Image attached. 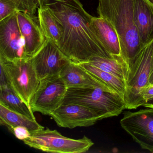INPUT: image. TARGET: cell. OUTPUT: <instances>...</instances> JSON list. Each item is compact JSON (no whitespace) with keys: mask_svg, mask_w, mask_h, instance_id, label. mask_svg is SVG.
I'll return each mask as SVG.
<instances>
[{"mask_svg":"<svg viewBox=\"0 0 153 153\" xmlns=\"http://www.w3.org/2000/svg\"><path fill=\"white\" fill-rule=\"evenodd\" d=\"M62 28L58 47L72 62H87L96 56L111 58L97 37L92 24L93 16L79 0H41Z\"/></svg>","mask_w":153,"mask_h":153,"instance_id":"6da1fadb","label":"cell"},{"mask_svg":"<svg viewBox=\"0 0 153 153\" xmlns=\"http://www.w3.org/2000/svg\"><path fill=\"white\" fill-rule=\"evenodd\" d=\"M97 11L116 30L122 56L129 66L144 47L134 23L133 0H98Z\"/></svg>","mask_w":153,"mask_h":153,"instance_id":"7a4b0ae2","label":"cell"},{"mask_svg":"<svg viewBox=\"0 0 153 153\" xmlns=\"http://www.w3.org/2000/svg\"><path fill=\"white\" fill-rule=\"evenodd\" d=\"M67 103L88 107L101 120L118 116L126 109L123 97L105 84L94 87H68L62 104Z\"/></svg>","mask_w":153,"mask_h":153,"instance_id":"3957f363","label":"cell"},{"mask_svg":"<svg viewBox=\"0 0 153 153\" xmlns=\"http://www.w3.org/2000/svg\"><path fill=\"white\" fill-rule=\"evenodd\" d=\"M153 58V41L144 46L129 66L124 101L126 109H137L146 102L144 96L150 86L149 79Z\"/></svg>","mask_w":153,"mask_h":153,"instance_id":"277c9868","label":"cell"},{"mask_svg":"<svg viewBox=\"0 0 153 153\" xmlns=\"http://www.w3.org/2000/svg\"><path fill=\"white\" fill-rule=\"evenodd\" d=\"M0 65L5 71L9 85L30 106L31 99L40 81L31 59L9 61L0 57Z\"/></svg>","mask_w":153,"mask_h":153,"instance_id":"5b68a950","label":"cell"},{"mask_svg":"<svg viewBox=\"0 0 153 153\" xmlns=\"http://www.w3.org/2000/svg\"><path fill=\"white\" fill-rule=\"evenodd\" d=\"M23 141L30 147L50 153H85L94 145L86 136L78 139L70 138L49 128L31 132V136Z\"/></svg>","mask_w":153,"mask_h":153,"instance_id":"8992f818","label":"cell"},{"mask_svg":"<svg viewBox=\"0 0 153 153\" xmlns=\"http://www.w3.org/2000/svg\"><path fill=\"white\" fill-rule=\"evenodd\" d=\"M68 88L59 74L40 80L30 102L32 111L51 115L61 105Z\"/></svg>","mask_w":153,"mask_h":153,"instance_id":"52a82bcc","label":"cell"},{"mask_svg":"<svg viewBox=\"0 0 153 153\" xmlns=\"http://www.w3.org/2000/svg\"><path fill=\"white\" fill-rule=\"evenodd\" d=\"M120 123L141 148L153 153V108L124 112Z\"/></svg>","mask_w":153,"mask_h":153,"instance_id":"ba28073f","label":"cell"},{"mask_svg":"<svg viewBox=\"0 0 153 153\" xmlns=\"http://www.w3.org/2000/svg\"><path fill=\"white\" fill-rule=\"evenodd\" d=\"M16 12L0 21V57L9 61L30 59L26 56L25 39L20 32Z\"/></svg>","mask_w":153,"mask_h":153,"instance_id":"9c48e42d","label":"cell"},{"mask_svg":"<svg viewBox=\"0 0 153 153\" xmlns=\"http://www.w3.org/2000/svg\"><path fill=\"white\" fill-rule=\"evenodd\" d=\"M31 60L40 80L59 74L71 62L55 44L47 39Z\"/></svg>","mask_w":153,"mask_h":153,"instance_id":"30bf717a","label":"cell"},{"mask_svg":"<svg viewBox=\"0 0 153 153\" xmlns=\"http://www.w3.org/2000/svg\"><path fill=\"white\" fill-rule=\"evenodd\" d=\"M50 116L58 126L70 129L92 126L101 120L100 116L92 109L74 103L62 104Z\"/></svg>","mask_w":153,"mask_h":153,"instance_id":"8fae6325","label":"cell"},{"mask_svg":"<svg viewBox=\"0 0 153 153\" xmlns=\"http://www.w3.org/2000/svg\"><path fill=\"white\" fill-rule=\"evenodd\" d=\"M20 32L25 41V52L27 59L32 57L42 48L46 38L41 29L38 17L17 11Z\"/></svg>","mask_w":153,"mask_h":153,"instance_id":"7c38bea8","label":"cell"},{"mask_svg":"<svg viewBox=\"0 0 153 153\" xmlns=\"http://www.w3.org/2000/svg\"><path fill=\"white\" fill-rule=\"evenodd\" d=\"M134 23L143 47L153 41V5L147 0H133Z\"/></svg>","mask_w":153,"mask_h":153,"instance_id":"4fadbf2b","label":"cell"},{"mask_svg":"<svg viewBox=\"0 0 153 153\" xmlns=\"http://www.w3.org/2000/svg\"><path fill=\"white\" fill-rule=\"evenodd\" d=\"M59 75L68 87H94L105 84L79 64L72 62Z\"/></svg>","mask_w":153,"mask_h":153,"instance_id":"5bb4252c","label":"cell"},{"mask_svg":"<svg viewBox=\"0 0 153 153\" xmlns=\"http://www.w3.org/2000/svg\"><path fill=\"white\" fill-rule=\"evenodd\" d=\"M92 24L97 36L107 52L111 55H121L119 36L111 24L103 18L94 16Z\"/></svg>","mask_w":153,"mask_h":153,"instance_id":"9a60e30c","label":"cell"},{"mask_svg":"<svg viewBox=\"0 0 153 153\" xmlns=\"http://www.w3.org/2000/svg\"><path fill=\"white\" fill-rule=\"evenodd\" d=\"M112 56L111 58L96 56L87 62L114 75L126 82L129 70L128 65L121 55Z\"/></svg>","mask_w":153,"mask_h":153,"instance_id":"2e32d148","label":"cell"},{"mask_svg":"<svg viewBox=\"0 0 153 153\" xmlns=\"http://www.w3.org/2000/svg\"><path fill=\"white\" fill-rule=\"evenodd\" d=\"M0 122L1 125L6 126L9 131L18 126L26 127L31 133L44 129V127L37 123L36 120L14 111L1 103Z\"/></svg>","mask_w":153,"mask_h":153,"instance_id":"e0dca14e","label":"cell"},{"mask_svg":"<svg viewBox=\"0 0 153 153\" xmlns=\"http://www.w3.org/2000/svg\"><path fill=\"white\" fill-rule=\"evenodd\" d=\"M37 17L45 38L58 46L62 35V28L59 22L46 7H39L37 10Z\"/></svg>","mask_w":153,"mask_h":153,"instance_id":"ac0fdd59","label":"cell"},{"mask_svg":"<svg viewBox=\"0 0 153 153\" xmlns=\"http://www.w3.org/2000/svg\"><path fill=\"white\" fill-rule=\"evenodd\" d=\"M0 103L14 111L36 120L30 106L25 103L10 86L0 87Z\"/></svg>","mask_w":153,"mask_h":153,"instance_id":"d6986e66","label":"cell"},{"mask_svg":"<svg viewBox=\"0 0 153 153\" xmlns=\"http://www.w3.org/2000/svg\"><path fill=\"white\" fill-rule=\"evenodd\" d=\"M82 68L94 76L96 78L107 85L124 98L126 93V82L114 75L102 70L88 63H78Z\"/></svg>","mask_w":153,"mask_h":153,"instance_id":"ffe728a7","label":"cell"},{"mask_svg":"<svg viewBox=\"0 0 153 153\" xmlns=\"http://www.w3.org/2000/svg\"><path fill=\"white\" fill-rule=\"evenodd\" d=\"M16 6L18 11L35 15L40 7L41 0H10Z\"/></svg>","mask_w":153,"mask_h":153,"instance_id":"44dd1931","label":"cell"},{"mask_svg":"<svg viewBox=\"0 0 153 153\" xmlns=\"http://www.w3.org/2000/svg\"><path fill=\"white\" fill-rule=\"evenodd\" d=\"M18 11L16 6L10 0H0V21Z\"/></svg>","mask_w":153,"mask_h":153,"instance_id":"7402d4cb","label":"cell"},{"mask_svg":"<svg viewBox=\"0 0 153 153\" xmlns=\"http://www.w3.org/2000/svg\"><path fill=\"white\" fill-rule=\"evenodd\" d=\"M10 131L13 133L17 138L24 140L31 136V132L29 130L23 126H18L11 129Z\"/></svg>","mask_w":153,"mask_h":153,"instance_id":"603a6c76","label":"cell"},{"mask_svg":"<svg viewBox=\"0 0 153 153\" xmlns=\"http://www.w3.org/2000/svg\"><path fill=\"white\" fill-rule=\"evenodd\" d=\"M149 83L150 86L153 85V58L151 65V71L149 79Z\"/></svg>","mask_w":153,"mask_h":153,"instance_id":"cb8c5ba5","label":"cell"},{"mask_svg":"<svg viewBox=\"0 0 153 153\" xmlns=\"http://www.w3.org/2000/svg\"><path fill=\"white\" fill-rule=\"evenodd\" d=\"M147 1L149 2H150L151 4H152V5H153V0H147Z\"/></svg>","mask_w":153,"mask_h":153,"instance_id":"d4e9b609","label":"cell"}]
</instances>
